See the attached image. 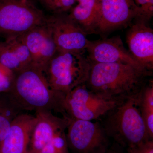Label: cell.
<instances>
[{
	"mask_svg": "<svg viewBox=\"0 0 153 153\" xmlns=\"http://www.w3.org/2000/svg\"><path fill=\"white\" fill-rule=\"evenodd\" d=\"M152 74L126 63H92L85 84L105 98L125 100L137 97Z\"/></svg>",
	"mask_w": 153,
	"mask_h": 153,
	"instance_id": "6da1fadb",
	"label": "cell"
},
{
	"mask_svg": "<svg viewBox=\"0 0 153 153\" xmlns=\"http://www.w3.org/2000/svg\"><path fill=\"white\" fill-rule=\"evenodd\" d=\"M7 93L22 111H50L65 115L66 95L52 89L43 71L33 66L16 74Z\"/></svg>",
	"mask_w": 153,
	"mask_h": 153,
	"instance_id": "7a4b0ae2",
	"label": "cell"
},
{
	"mask_svg": "<svg viewBox=\"0 0 153 153\" xmlns=\"http://www.w3.org/2000/svg\"><path fill=\"white\" fill-rule=\"evenodd\" d=\"M137 97L126 100L119 104L104 117L101 123L108 136L126 149L151 140Z\"/></svg>",
	"mask_w": 153,
	"mask_h": 153,
	"instance_id": "3957f363",
	"label": "cell"
},
{
	"mask_svg": "<svg viewBox=\"0 0 153 153\" xmlns=\"http://www.w3.org/2000/svg\"><path fill=\"white\" fill-rule=\"evenodd\" d=\"M91 64L84 55L57 52L44 73L49 86L65 95L88 79Z\"/></svg>",
	"mask_w": 153,
	"mask_h": 153,
	"instance_id": "277c9868",
	"label": "cell"
},
{
	"mask_svg": "<svg viewBox=\"0 0 153 153\" xmlns=\"http://www.w3.org/2000/svg\"><path fill=\"white\" fill-rule=\"evenodd\" d=\"M46 16L30 0H0V36L20 37L46 22Z\"/></svg>",
	"mask_w": 153,
	"mask_h": 153,
	"instance_id": "5b68a950",
	"label": "cell"
},
{
	"mask_svg": "<svg viewBox=\"0 0 153 153\" xmlns=\"http://www.w3.org/2000/svg\"><path fill=\"white\" fill-rule=\"evenodd\" d=\"M124 100L110 99L95 93L85 84L74 88L66 96L65 116L81 120H97Z\"/></svg>",
	"mask_w": 153,
	"mask_h": 153,
	"instance_id": "8992f818",
	"label": "cell"
},
{
	"mask_svg": "<svg viewBox=\"0 0 153 153\" xmlns=\"http://www.w3.org/2000/svg\"><path fill=\"white\" fill-rule=\"evenodd\" d=\"M67 117L68 146L76 153H105L111 146L101 123Z\"/></svg>",
	"mask_w": 153,
	"mask_h": 153,
	"instance_id": "52a82bcc",
	"label": "cell"
},
{
	"mask_svg": "<svg viewBox=\"0 0 153 153\" xmlns=\"http://www.w3.org/2000/svg\"><path fill=\"white\" fill-rule=\"evenodd\" d=\"M46 25L54 39L57 52L84 55L88 40L87 35L71 19L68 13L46 16Z\"/></svg>",
	"mask_w": 153,
	"mask_h": 153,
	"instance_id": "ba28073f",
	"label": "cell"
},
{
	"mask_svg": "<svg viewBox=\"0 0 153 153\" xmlns=\"http://www.w3.org/2000/svg\"><path fill=\"white\" fill-rule=\"evenodd\" d=\"M99 22L96 34L105 35L129 26L137 15L134 0H98Z\"/></svg>",
	"mask_w": 153,
	"mask_h": 153,
	"instance_id": "9c48e42d",
	"label": "cell"
},
{
	"mask_svg": "<svg viewBox=\"0 0 153 153\" xmlns=\"http://www.w3.org/2000/svg\"><path fill=\"white\" fill-rule=\"evenodd\" d=\"M86 52L88 53L86 58L91 64L123 63L148 71L141 66L129 51L125 48L119 36L96 41H89Z\"/></svg>",
	"mask_w": 153,
	"mask_h": 153,
	"instance_id": "30bf717a",
	"label": "cell"
},
{
	"mask_svg": "<svg viewBox=\"0 0 153 153\" xmlns=\"http://www.w3.org/2000/svg\"><path fill=\"white\" fill-rule=\"evenodd\" d=\"M126 36L129 52L141 66L153 71V30L148 23L135 20Z\"/></svg>",
	"mask_w": 153,
	"mask_h": 153,
	"instance_id": "8fae6325",
	"label": "cell"
},
{
	"mask_svg": "<svg viewBox=\"0 0 153 153\" xmlns=\"http://www.w3.org/2000/svg\"><path fill=\"white\" fill-rule=\"evenodd\" d=\"M22 37L30 52L32 66L44 73L57 52L51 31L44 24L30 30Z\"/></svg>",
	"mask_w": 153,
	"mask_h": 153,
	"instance_id": "7c38bea8",
	"label": "cell"
},
{
	"mask_svg": "<svg viewBox=\"0 0 153 153\" xmlns=\"http://www.w3.org/2000/svg\"><path fill=\"white\" fill-rule=\"evenodd\" d=\"M36 121V115L23 112L18 115L0 143V153H27Z\"/></svg>",
	"mask_w": 153,
	"mask_h": 153,
	"instance_id": "4fadbf2b",
	"label": "cell"
},
{
	"mask_svg": "<svg viewBox=\"0 0 153 153\" xmlns=\"http://www.w3.org/2000/svg\"><path fill=\"white\" fill-rule=\"evenodd\" d=\"M37 121L30 143L33 153H38L59 133L66 131L68 120L66 116L59 117L50 111L36 112Z\"/></svg>",
	"mask_w": 153,
	"mask_h": 153,
	"instance_id": "5bb4252c",
	"label": "cell"
},
{
	"mask_svg": "<svg viewBox=\"0 0 153 153\" xmlns=\"http://www.w3.org/2000/svg\"><path fill=\"white\" fill-rule=\"evenodd\" d=\"M22 36L0 43V63L16 74L32 66L30 52Z\"/></svg>",
	"mask_w": 153,
	"mask_h": 153,
	"instance_id": "9a60e30c",
	"label": "cell"
},
{
	"mask_svg": "<svg viewBox=\"0 0 153 153\" xmlns=\"http://www.w3.org/2000/svg\"><path fill=\"white\" fill-rule=\"evenodd\" d=\"M68 15L86 34H96L100 19L98 0H76Z\"/></svg>",
	"mask_w": 153,
	"mask_h": 153,
	"instance_id": "2e32d148",
	"label": "cell"
},
{
	"mask_svg": "<svg viewBox=\"0 0 153 153\" xmlns=\"http://www.w3.org/2000/svg\"><path fill=\"white\" fill-rule=\"evenodd\" d=\"M150 140H153V81L151 78L137 97Z\"/></svg>",
	"mask_w": 153,
	"mask_h": 153,
	"instance_id": "e0dca14e",
	"label": "cell"
},
{
	"mask_svg": "<svg viewBox=\"0 0 153 153\" xmlns=\"http://www.w3.org/2000/svg\"><path fill=\"white\" fill-rule=\"evenodd\" d=\"M22 111L8 93H0V143L8 132L12 122Z\"/></svg>",
	"mask_w": 153,
	"mask_h": 153,
	"instance_id": "ac0fdd59",
	"label": "cell"
},
{
	"mask_svg": "<svg viewBox=\"0 0 153 153\" xmlns=\"http://www.w3.org/2000/svg\"><path fill=\"white\" fill-rule=\"evenodd\" d=\"M42 6L52 14L68 13L74 7L76 0H39Z\"/></svg>",
	"mask_w": 153,
	"mask_h": 153,
	"instance_id": "d6986e66",
	"label": "cell"
},
{
	"mask_svg": "<svg viewBox=\"0 0 153 153\" xmlns=\"http://www.w3.org/2000/svg\"><path fill=\"white\" fill-rule=\"evenodd\" d=\"M134 1L138 8L135 20L149 23L153 16V0H134Z\"/></svg>",
	"mask_w": 153,
	"mask_h": 153,
	"instance_id": "ffe728a7",
	"label": "cell"
},
{
	"mask_svg": "<svg viewBox=\"0 0 153 153\" xmlns=\"http://www.w3.org/2000/svg\"><path fill=\"white\" fill-rule=\"evenodd\" d=\"M16 74L0 63V93H7L13 84Z\"/></svg>",
	"mask_w": 153,
	"mask_h": 153,
	"instance_id": "44dd1931",
	"label": "cell"
},
{
	"mask_svg": "<svg viewBox=\"0 0 153 153\" xmlns=\"http://www.w3.org/2000/svg\"><path fill=\"white\" fill-rule=\"evenodd\" d=\"M127 153H153V140H149L126 149Z\"/></svg>",
	"mask_w": 153,
	"mask_h": 153,
	"instance_id": "7402d4cb",
	"label": "cell"
},
{
	"mask_svg": "<svg viewBox=\"0 0 153 153\" xmlns=\"http://www.w3.org/2000/svg\"><path fill=\"white\" fill-rule=\"evenodd\" d=\"M123 148L114 143L110 146L105 153H124L123 151Z\"/></svg>",
	"mask_w": 153,
	"mask_h": 153,
	"instance_id": "603a6c76",
	"label": "cell"
}]
</instances>
